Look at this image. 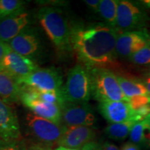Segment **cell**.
<instances>
[{
    "label": "cell",
    "mask_w": 150,
    "mask_h": 150,
    "mask_svg": "<svg viewBox=\"0 0 150 150\" xmlns=\"http://www.w3.org/2000/svg\"><path fill=\"white\" fill-rule=\"evenodd\" d=\"M119 33L104 22L72 25L71 42L81 64L87 68L115 66Z\"/></svg>",
    "instance_id": "1"
},
{
    "label": "cell",
    "mask_w": 150,
    "mask_h": 150,
    "mask_svg": "<svg viewBox=\"0 0 150 150\" xmlns=\"http://www.w3.org/2000/svg\"><path fill=\"white\" fill-rule=\"evenodd\" d=\"M37 18L41 27L59 52L72 50L71 35L72 25L61 8L56 6H43L38 9Z\"/></svg>",
    "instance_id": "2"
},
{
    "label": "cell",
    "mask_w": 150,
    "mask_h": 150,
    "mask_svg": "<svg viewBox=\"0 0 150 150\" xmlns=\"http://www.w3.org/2000/svg\"><path fill=\"white\" fill-rule=\"evenodd\" d=\"M87 69L91 78L92 98L99 103L110 101L129 102L122 91L117 75L112 71L98 67Z\"/></svg>",
    "instance_id": "3"
},
{
    "label": "cell",
    "mask_w": 150,
    "mask_h": 150,
    "mask_svg": "<svg viewBox=\"0 0 150 150\" xmlns=\"http://www.w3.org/2000/svg\"><path fill=\"white\" fill-rule=\"evenodd\" d=\"M62 93L66 103H88L91 98V83L86 67L76 65L69 70Z\"/></svg>",
    "instance_id": "4"
},
{
    "label": "cell",
    "mask_w": 150,
    "mask_h": 150,
    "mask_svg": "<svg viewBox=\"0 0 150 150\" xmlns=\"http://www.w3.org/2000/svg\"><path fill=\"white\" fill-rule=\"evenodd\" d=\"M149 20L140 1H118L116 30L119 33L146 29Z\"/></svg>",
    "instance_id": "5"
},
{
    "label": "cell",
    "mask_w": 150,
    "mask_h": 150,
    "mask_svg": "<svg viewBox=\"0 0 150 150\" xmlns=\"http://www.w3.org/2000/svg\"><path fill=\"white\" fill-rule=\"evenodd\" d=\"M25 121L31 134L40 142L52 147L58 145L64 134L66 127L29 112L25 116Z\"/></svg>",
    "instance_id": "6"
},
{
    "label": "cell",
    "mask_w": 150,
    "mask_h": 150,
    "mask_svg": "<svg viewBox=\"0 0 150 150\" xmlns=\"http://www.w3.org/2000/svg\"><path fill=\"white\" fill-rule=\"evenodd\" d=\"M8 45L13 52L34 61L42 55L44 47L39 30L31 26L11 40Z\"/></svg>",
    "instance_id": "7"
},
{
    "label": "cell",
    "mask_w": 150,
    "mask_h": 150,
    "mask_svg": "<svg viewBox=\"0 0 150 150\" xmlns=\"http://www.w3.org/2000/svg\"><path fill=\"white\" fill-rule=\"evenodd\" d=\"M21 86L20 102L35 115L61 125L62 107L57 104H49L37 99L34 88Z\"/></svg>",
    "instance_id": "8"
},
{
    "label": "cell",
    "mask_w": 150,
    "mask_h": 150,
    "mask_svg": "<svg viewBox=\"0 0 150 150\" xmlns=\"http://www.w3.org/2000/svg\"><path fill=\"white\" fill-rule=\"evenodd\" d=\"M17 82L20 85L42 91H62L63 86L62 74L54 67H39L27 77Z\"/></svg>",
    "instance_id": "9"
},
{
    "label": "cell",
    "mask_w": 150,
    "mask_h": 150,
    "mask_svg": "<svg viewBox=\"0 0 150 150\" xmlns=\"http://www.w3.org/2000/svg\"><path fill=\"white\" fill-rule=\"evenodd\" d=\"M62 121L66 127H89L93 128L97 118L91 106L88 103H65L62 108Z\"/></svg>",
    "instance_id": "10"
},
{
    "label": "cell",
    "mask_w": 150,
    "mask_h": 150,
    "mask_svg": "<svg viewBox=\"0 0 150 150\" xmlns=\"http://www.w3.org/2000/svg\"><path fill=\"white\" fill-rule=\"evenodd\" d=\"M150 43V33L147 29L119 33L116 40V53L119 58L129 59Z\"/></svg>",
    "instance_id": "11"
},
{
    "label": "cell",
    "mask_w": 150,
    "mask_h": 150,
    "mask_svg": "<svg viewBox=\"0 0 150 150\" xmlns=\"http://www.w3.org/2000/svg\"><path fill=\"white\" fill-rule=\"evenodd\" d=\"M98 110L102 117L110 124L120 123L134 120L142 121L131 108L129 102L122 101H110L100 102Z\"/></svg>",
    "instance_id": "12"
},
{
    "label": "cell",
    "mask_w": 150,
    "mask_h": 150,
    "mask_svg": "<svg viewBox=\"0 0 150 150\" xmlns=\"http://www.w3.org/2000/svg\"><path fill=\"white\" fill-rule=\"evenodd\" d=\"M39 68L34 61L12 51L6 56L2 71L10 75L16 81L24 79Z\"/></svg>",
    "instance_id": "13"
},
{
    "label": "cell",
    "mask_w": 150,
    "mask_h": 150,
    "mask_svg": "<svg viewBox=\"0 0 150 150\" xmlns=\"http://www.w3.org/2000/svg\"><path fill=\"white\" fill-rule=\"evenodd\" d=\"M31 22V16L26 11L0 20V40L8 43L30 27Z\"/></svg>",
    "instance_id": "14"
},
{
    "label": "cell",
    "mask_w": 150,
    "mask_h": 150,
    "mask_svg": "<svg viewBox=\"0 0 150 150\" xmlns=\"http://www.w3.org/2000/svg\"><path fill=\"white\" fill-rule=\"evenodd\" d=\"M20 127L16 112L0 99V138L4 140H20Z\"/></svg>",
    "instance_id": "15"
},
{
    "label": "cell",
    "mask_w": 150,
    "mask_h": 150,
    "mask_svg": "<svg viewBox=\"0 0 150 150\" xmlns=\"http://www.w3.org/2000/svg\"><path fill=\"white\" fill-rule=\"evenodd\" d=\"M95 136V131L92 127L83 126L66 127L59 146L69 149H81L88 143L93 142Z\"/></svg>",
    "instance_id": "16"
},
{
    "label": "cell",
    "mask_w": 150,
    "mask_h": 150,
    "mask_svg": "<svg viewBox=\"0 0 150 150\" xmlns=\"http://www.w3.org/2000/svg\"><path fill=\"white\" fill-rule=\"evenodd\" d=\"M21 86L4 72H0V99L6 104L20 101Z\"/></svg>",
    "instance_id": "17"
},
{
    "label": "cell",
    "mask_w": 150,
    "mask_h": 150,
    "mask_svg": "<svg viewBox=\"0 0 150 150\" xmlns=\"http://www.w3.org/2000/svg\"><path fill=\"white\" fill-rule=\"evenodd\" d=\"M117 79L124 95L129 99L140 95H149L143 81L129 79L120 76H117Z\"/></svg>",
    "instance_id": "18"
},
{
    "label": "cell",
    "mask_w": 150,
    "mask_h": 150,
    "mask_svg": "<svg viewBox=\"0 0 150 150\" xmlns=\"http://www.w3.org/2000/svg\"><path fill=\"white\" fill-rule=\"evenodd\" d=\"M117 0H101L98 14L107 25L116 29Z\"/></svg>",
    "instance_id": "19"
},
{
    "label": "cell",
    "mask_w": 150,
    "mask_h": 150,
    "mask_svg": "<svg viewBox=\"0 0 150 150\" xmlns=\"http://www.w3.org/2000/svg\"><path fill=\"white\" fill-rule=\"evenodd\" d=\"M137 122L131 120L125 122L110 124L104 129V134L108 138L115 140H123L129 136L131 130Z\"/></svg>",
    "instance_id": "20"
},
{
    "label": "cell",
    "mask_w": 150,
    "mask_h": 150,
    "mask_svg": "<svg viewBox=\"0 0 150 150\" xmlns=\"http://www.w3.org/2000/svg\"><path fill=\"white\" fill-rule=\"evenodd\" d=\"M26 4L22 0H0V20L25 11Z\"/></svg>",
    "instance_id": "21"
},
{
    "label": "cell",
    "mask_w": 150,
    "mask_h": 150,
    "mask_svg": "<svg viewBox=\"0 0 150 150\" xmlns=\"http://www.w3.org/2000/svg\"><path fill=\"white\" fill-rule=\"evenodd\" d=\"M145 131L146 123L144 120L136 122L133 126L129 134L130 141L140 147H145Z\"/></svg>",
    "instance_id": "22"
},
{
    "label": "cell",
    "mask_w": 150,
    "mask_h": 150,
    "mask_svg": "<svg viewBox=\"0 0 150 150\" xmlns=\"http://www.w3.org/2000/svg\"><path fill=\"white\" fill-rule=\"evenodd\" d=\"M128 60L135 65L150 67V43L132 54Z\"/></svg>",
    "instance_id": "23"
},
{
    "label": "cell",
    "mask_w": 150,
    "mask_h": 150,
    "mask_svg": "<svg viewBox=\"0 0 150 150\" xmlns=\"http://www.w3.org/2000/svg\"><path fill=\"white\" fill-rule=\"evenodd\" d=\"M129 104L134 112L143 106L150 105V95H140L129 99Z\"/></svg>",
    "instance_id": "24"
},
{
    "label": "cell",
    "mask_w": 150,
    "mask_h": 150,
    "mask_svg": "<svg viewBox=\"0 0 150 150\" xmlns=\"http://www.w3.org/2000/svg\"><path fill=\"white\" fill-rule=\"evenodd\" d=\"M0 150H25L20 140H4L0 138Z\"/></svg>",
    "instance_id": "25"
},
{
    "label": "cell",
    "mask_w": 150,
    "mask_h": 150,
    "mask_svg": "<svg viewBox=\"0 0 150 150\" xmlns=\"http://www.w3.org/2000/svg\"><path fill=\"white\" fill-rule=\"evenodd\" d=\"M11 51H12V50H11V47L9 46L8 43L0 40V72L2 71L4 59L6 56Z\"/></svg>",
    "instance_id": "26"
},
{
    "label": "cell",
    "mask_w": 150,
    "mask_h": 150,
    "mask_svg": "<svg viewBox=\"0 0 150 150\" xmlns=\"http://www.w3.org/2000/svg\"><path fill=\"white\" fill-rule=\"evenodd\" d=\"M27 150H54L50 146L47 145L45 144L41 143V142H37V143H33L27 148Z\"/></svg>",
    "instance_id": "27"
},
{
    "label": "cell",
    "mask_w": 150,
    "mask_h": 150,
    "mask_svg": "<svg viewBox=\"0 0 150 150\" xmlns=\"http://www.w3.org/2000/svg\"><path fill=\"white\" fill-rule=\"evenodd\" d=\"M84 2L90 8H91L94 12L98 13L99 7L100 5L101 0H85Z\"/></svg>",
    "instance_id": "28"
},
{
    "label": "cell",
    "mask_w": 150,
    "mask_h": 150,
    "mask_svg": "<svg viewBox=\"0 0 150 150\" xmlns=\"http://www.w3.org/2000/svg\"><path fill=\"white\" fill-rule=\"evenodd\" d=\"M81 150H103L100 143L95 141L91 142L86 145Z\"/></svg>",
    "instance_id": "29"
},
{
    "label": "cell",
    "mask_w": 150,
    "mask_h": 150,
    "mask_svg": "<svg viewBox=\"0 0 150 150\" xmlns=\"http://www.w3.org/2000/svg\"><path fill=\"white\" fill-rule=\"evenodd\" d=\"M146 123V131H145V147L150 149V122L144 119Z\"/></svg>",
    "instance_id": "30"
},
{
    "label": "cell",
    "mask_w": 150,
    "mask_h": 150,
    "mask_svg": "<svg viewBox=\"0 0 150 150\" xmlns=\"http://www.w3.org/2000/svg\"><path fill=\"white\" fill-rule=\"evenodd\" d=\"M100 145L102 146L103 150H120L117 146L108 141L103 142L102 143H100Z\"/></svg>",
    "instance_id": "31"
},
{
    "label": "cell",
    "mask_w": 150,
    "mask_h": 150,
    "mask_svg": "<svg viewBox=\"0 0 150 150\" xmlns=\"http://www.w3.org/2000/svg\"><path fill=\"white\" fill-rule=\"evenodd\" d=\"M121 150H140V147L133 142H128L124 144Z\"/></svg>",
    "instance_id": "32"
},
{
    "label": "cell",
    "mask_w": 150,
    "mask_h": 150,
    "mask_svg": "<svg viewBox=\"0 0 150 150\" xmlns=\"http://www.w3.org/2000/svg\"><path fill=\"white\" fill-rule=\"evenodd\" d=\"M142 5L143 6L144 8H147L150 10V0H143V1H140Z\"/></svg>",
    "instance_id": "33"
},
{
    "label": "cell",
    "mask_w": 150,
    "mask_h": 150,
    "mask_svg": "<svg viewBox=\"0 0 150 150\" xmlns=\"http://www.w3.org/2000/svg\"><path fill=\"white\" fill-rule=\"evenodd\" d=\"M144 83H145L146 88L147 90L148 94H149V95H150V77H147V79L144 82Z\"/></svg>",
    "instance_id": "34"
},
{
    "label": "cell",
    "mask_w": 150,
    "mask_h": 150,
    "mask_svg": "<svg viewBox=\"0 0 150 150\" xmlns=\"http://www.w3.org/2000/svg\"><path fill=\"white\" fill-rule=\"evenodd\" d=\"M54 150H81V149H69V148L63 147H60V146H59V147H56V149H54Z\"/></svg>",
    "instance_id": "35"
},
{
    "label": "cell",
    "mask_w": 150,
    "mask_h": 150,
    "mask_svg": "<svg viewBox=\"0 0 150 150\" xmlns=\"http://www.w3.org/2000/svg\"><path fill=\"white\" fill-rule=\"evenodd\" d=\"M145 76H147V77H150V68H149V70H148L147 72H146Z\"/></svg>",
    "instance_id": "36"
},
{
    "label": "cell",
    "mask_w": 150,
    "mask_h": 150,
    "mask_svg": "<svg viewBox=\"0 0 150 150\" xmlns=\"http://www.w3.org/2000/svg\"><path fill=\"white\" fill-rule=\"evenodd\" d=\"M145 120H147V121H149V122H150V113L149 114V115H148L147 117H146L145 118Z\"/></svg>",
    "instance_id": "37"
}]
</instances>
